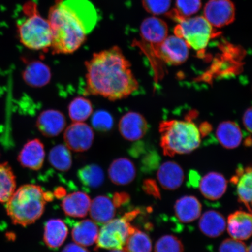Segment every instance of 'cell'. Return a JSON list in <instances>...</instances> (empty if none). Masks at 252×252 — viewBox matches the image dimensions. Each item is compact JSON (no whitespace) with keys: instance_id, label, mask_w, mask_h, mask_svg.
I'll return each mask as SVG.
<instances>
[{"instance_id":"1","label":"cell","mask_w":252,"mask_h":252,"mask_svg":"<svg viewBox=\"0 0 252 252\" xmlns=\"http://www.w3.org/2000/svg\"><path fill=\"white\" fill-rule=\"evenodd\" d=\"M85 64L86 95L100 96L115 101L128 97L138 89L130 63L118 46L94 53Z\"/></svg>"},{"instance_id":"2","label":"cell","mask_w":252,"mask_h":252,"mask_svg":"<svg viewBox=\"0 0 252 252\" xmlns=\"http://www.w3.org/2000/svg\"><path fill=\"white\" fill-rule=\"evenodd\" d=\"M98 15L88 0H64L50 9L53 54H71L83 45L94 30Z\"/></svg>"},{"instance_id":"3","label":"cell","mask_w":252,"mask_h":252,"mask_svg":"<svg viewBox=\"0 0 252 252\" xmlns=\"http://www.w3.org/2000/svg\"><path fill=\"white\" fill-rule=\"evenodd\" d=\"M53 198L51 193L44 191L39 186L24 185L6 203V211L14 224L25 227L40 218L46 203Z\"/></svg>"},{"instance_id":"4","label":"cell","mask_w":252,"mask_h":252,"mask_svg":"<svg viewBox=\"0 0 252 252\" xmlns=\"http://www.w3.org/2000/svg\"><path fill=\"white\" fill-rule=\"evenodd\" d=\"M170 120L163 121L159 125L160 146L164 155L173 157L176 154H189L200 146V130L192 122Z\"/></svg>"},{"instance_id":"5","label":"cell","mask_w":252,"mask_h":252,"mask_svg":"<svg viewBox=\"0 0 252 252\" xmlns=\"http://www.w3.org/2000/svg\"><path fill=\"white\" fill-rule=\"evenodd\" d=\"M24 20L18 25L20 42L27 48L47 51L51 47L52 31L48 20L40 15L37 5L28 2L24 6Z\"/></svg>"},{"instance_id":"6","label":"cell","mask_w":252,"mask_h":252,"mask_svg":"<svg viewBox=\"0 0 252 252\" xmlns=\"http://www.w3.org/2000/svg\"><path fill=\"white\" fill-rule=\"evenodd\" d=\"M178 23L175 28V35L184 39L189 47L201 53L217 34L206 19L201 16L184 18Z\"/></svg>"},{"instance_id":"7","label":"cell","mask_w":252,"mask_h":252,"mask_svg":"<svg viewBox=\"0 0 252 252\" xmlns=\"http://www.w3.org/2000/svg\"><path fill=\"white\" fill-rule=\"evenodd\" d=\"M133 220L130 212H128L121 218L112 219L103 224L99 232L96 248L110 251L123 250L129 235L134 228L131 224Z\"/></svg>"},{"instance_id":"8","label":"cell","mask_w":252,"mask_h":252,"mask_svg":"<svg viewBox=\"0 0 252 252\" xmlns=\"http://www.w3.org/2000/svg\"><path fill=\"white\" fill-rule=\"evenodd\" d=\"M168 27L161 19L151 17L145 19L140 26L142 42L138 46L143 50H150V55L154 56L158 47L168 37Z\"/></svg>"},{"instance_id":"9","label":"cell","mask_w":252,"mask_h":252,"mask_svg":"<svg viewBox=\"0 0 252 252\" xmlns=\"http://www.w3.org/2000/svg\"><path fill=\"white\" fill-rule=\"evenodd\" d=\"M189 47L184 39L176 35L167 37L158 47L155 58L169 64H182L188 58Z\"/></svg>"},{"instance_id":"10","label":"cell","mask_w":252,"mask_h":252,"mask_svg":"<svg viewBox=\"0 0 252 252\" xmlns=\"http://www.w3.org/2000/svg\"><path fill=\"white\" fill-rule=\"evenodd\" d=\"M94 134L93 129L84 122H73L66 128L64 140L69 149L75 152H84L93 146Z\"/></svg>"},{"instance_id":"11","label":"cell","mask_w":252,"mask_h":252,"mask_svg":"<svg viewBox=\"0 0 252 252\" xmlns=\"http://www.w3.org/2000/svg\"><path fill=\"white\" fill-rule=\"evenodd\" d=\"M235 15V5L231 0H209L204 9V17L216 28L232 24Z\"/></svg>"},{"instance_id":"12","label":"cell","mask_w":252,"mask_h":252,"mask_svg":"<svg viewBox=\"0 0 252 252\" xmlns=\"http://www.w3.org/2000/svg\"><path fill=\"white\" fill-rule=\"evenodd\" d=\"M119 130L126 140L137 141L147 133L148 124L146 119L140 113L129 112L120 120Z\"/></svg>"},{"instance_id":"13","label":"cell","mask_w":252,"mask_h":252,"mask_svg":"<svg viewBox=\"0 0 252 252\" xmlns=\"http://www.w3.org/2000/svg\"><path fill=\"white\" fill-rule=\"evenodd\" d=\"M45 146L39 138L29 140L18 154V160L25 168L39 171L45 159Z\"/></svg>"},{"instance_id":"14","label":"cell","mask_w":252,"mask_h":252,"mask_svg":"<svg viewBox=\"0 0 252 252\" xmlns=\"http://www.w3.org/2000/svg\"><path fill=\"white\" fill-rule=\"evenodd\" d=\"M37 129L44 136H58L66 126L65 116L59 110L47 109L39 115L36 121Z\"/></svg>"},{"instance_id":"15","label":"cell","mask_w":252,"mask_h":252,"mask_svg":"<svg viewBox=\"0 0 252 252\" xmlns=\"http://www.w3.org/2000/svg\"><path fill=\"white\" fill-rule=\"evenodd\" d=\"M22 75L25 83L33 88L45 87L52 79V72L49 66L39 61L28 62Z\"/></svg>"},{"instance_id":"16","label":"cell","mask_w":252,"mask_h":252,"mask_svg":"<svg viewBox=\"0 0 252 252\" xmlns=\"http://www.w3.org/2000/svg\"><path fill=\"white\" fill-rule=\"evenodd\" d=\"M200 190L208 200H219L225 194L227 189V181L221 173L212 172L208 173L201 179Z\"/></svg>"},{"instance_id":"17","label":"cell","mask_w":252,"mask_h":252,"mask_svg":"<svg viewBox=\"0 0 252 252\" xmlns=\"http://www.w3.org/2000/svg\"><path fill=\"white\" fill-rule=\"evenodd\" d=\"M251 213L238 210L228 216V232L233 239L247 240L252 235Z\"/></svg>"},{"instance_id":"18","label":"cell","mask_w":252,"mask_h":252,"mask_svg":"<svg viewBox=\"0 0 252 252\" xmlns=\"http://www.w3.org/2000/svg\"><path fill=\"white\" fill-rule=\"evenodd\" d=\"M91 203V198L87 193L76 191L63 198L61 206L66 215L84 218L89 212Z\"/></svg>"},{"instance_id":"19","label":"cell","mask_w":252,"mask_h":252,"mask_svg":"<svg viewBox=\"0 0 252 252\" xmlns=\"http://www.w3.org/2000/svg\"><path fill=\"white\" fill-rule=\"evenodd\" d=\"M157 178L161 187L168 190H175L181 187L185 175L181 166L173 161L165 162L159 167Z\"/></svg>"},{"instance_id":"20","label":"cell","mask_w":252,"mask_h":252,"mask_svg":"<svg viewBox=\"0 0 252 252\" xmlns=\"http://www.w3.org/2000/svg\"><path fill=\"white\" fill-rule=\"evenodd\" d=\"M110 181L117 185H126L134 181L136 169L134 163L126 158H120L112 162L108 169Z\"/></svg>"},{"instance_id":"21","label":"cell","mask_w":252,"mask_h":252,"mask_svg":"<svg viewBox=\"0 0 252 252\" xmlns=\"http://www.w3.org/2000/svg\"><path fill=\"white\" fill-rule=\"evenodd\" d=\"M252 168L239 167L235 175L231 179V183L236 185V191L239 202L244 204L252 212Z\"/></svg>"},{"instance_id":"22","label":"cell","mask_w":252,"mask_h":252,"mask_svg":"<svg viewBox=\"0 0 252 252\" xmlns=\"http://www.w3.org/2000/svg\"><path fill=\"white\" fill-rule=\"evenodd\" d=\"M68 228L61 219H50L46 223L43 241L51 250H58L64 243L68 235Z\"/></svg>"},{"instance_id":"23","label":"cell","mask_w":252,"mask_h":252,"mask_svg":"<svg viewBox=\"0 0 252 252\" xmlns=\"http://www.w3.org/2000/svg\"><path fill=\"white\" fill-rule=\"evenodd\" d=\"M116 207L109 196H99L91 201L90 214L94 222L105 224L114 218Z\"/></svg>"},{"instance_id":"24","label":"cell","mask_w":252,"mask_h":252,"mask_svg":"<svg viewBox=\"0 0 252 252\" xmlns=\"http://www.w3.org/2000/svg\"><path fill=\"white\" fill-rule=\"evenodd\" d=\"M198 226L201 232L209 238L221 235L226 227L225 217L215 210H209L201 217Z\"/></svg>"},{"instance_id":"25","label":"cell","mask_w":252,"mask_h":252,"mask_svg":"<svg viewBox=\"0 0 252 252\" xmlns=\"http://www.w3.org/2000/svg\"><path fill=\"white\" fill-rule=\"evenodd\" d=\"M99 229L93 220H85L75 223L72 229V238L75 243L89 247L95 244L98 237Z\"/></svg>"},{"instance_id":"26","label":"cell","mask_w":252,"mask_h":252,"mask_svg":"<svg viewBox=\"0 0 252 252\" xmlns=\"http://www.w3.org/2000/svg\"><path fill=\"white\" fill-rule=\"evenodd\" d=\"M201 204L193 196L182 197L175 203L174 210L178 219L183 223H190L200 216Z\"/></svg>"},{"instance_id":"27","label":"cell","mask_w":252,"mask_h":252,"mask_svg":"<svg viewBox=\"0 0 252 252\" xmlns=\"http://www.w3.org/2000/svg\"><path fill=\"white\" fill-rule=\"evenodd\" d=\"M216 137L221 146L226 149H234L241 144L243 134L236 123L226 121L220 123L216 130Z\"/></svg>"},{"instance_id":"28","label":"cell","mask_w":252,"mask_h":252,"mask_svg":"<svg viewBox=\"0 0 252 252\" xmlns=\"http://www.w3.org/2000/svg\"><path fill=\"white\" fill-rule=\"evenodd\" d=\"M17 187L16 177L7 162L0 163V203H6Z\"/></svg>"},{"instance_id":"29","label":"cell","mask_w":252,"mask_h":252,"mask_svg":"<svg viewBox=\"0 0 252 252\" xmlns=\"http://www.w3.org/2000/svg\"><path fill=\"white\" fill-rule=\"evenodd\" d=\"M77 176L84 187L92 189L101 187L105 181L102 169L96 164L88 165L79 169Z\"/></svg>"},{"instance_id":"30","label":"cell","mask_w":252,"mask_h":252,"mask_svg":"<svg viewBox=\"0 0 252 252\" xmlns=\"http://www.w3.org/2000/svg\"><path fill=\"white\" fill-rule=\"evenodd\" d=\"M68 112L72 122H84L93 115L92 102L83 96L75 97L69 104Z\"/></svg>"},{"instance_id":"31","label":"cell","mask_w":252,"mask_h":252,"mask_svg":"<svg viewBox=\"0 0 252 252\" xmlns=\"http://www.w3.org/2000/svg\"><path fill=\"white\" fill-rule=\"evenodd\" d=\"M124 250L126 252H152V242L149 235L134 226Z\"/></svg>"},{"instance_id":"32","label":"cell","mask_w":252,"mask_h":252,"mask_svg":"<svg viewBox=\"0 0 252 252\" xmlns=\"http://www.w3.org/2000/svg\"><path fill=\"white\" fill-rule=\"evenodd\" d=\"M49 161L53 168L62 172L68 171L72 164L70 150L63 144H59L50 150Z\"/></svg>"},{"instance_id":"33","label":"cell","mask_w":252,"mask_h":252,"mask_svg":"<svg viewBox=\"0 0 252 252\" xmlns=\"http://www.w3.org/2000/svg\"><path fill=\"white\" fill-rule=\"evenodd\" d=\"M201 7V0H176V9L170 12L168 15L179 23L182 19L197 13Z\"/></svg>"},{"instance_id":"34","label":"cell","mask_w":252,"mask_h":252,"mask_svg":"<svg viewBox=\"0 0 252 252\" xmlns=\"http://www.w3.org/2000/svg\"><path fill=\"white\" fill-rule=\"evenodd\" d=\"M155 252H184V247L175 236L166 235L156 242Z\"/></svg>"},{"instance_id":"35","label":"cell","mask_w":252,"mask_h":252,"mask_svg":"<svg viewBox=\"0 0 252 252\" xmlns=\"http://www.w3.org/2000/svg\"><path fill=\"white\" fill-rule=\"evenodd\" d=\"M93 127L97 131H110L114 124V120L110 113L105 110H99L94 112L91 119Z\"/></svg>"},{"instance_id":"36","label":"cell","mask_w":252,"mask_h":252,"mask_svg":"<svg viewBox=\"0 0 252 252\" xmlns=\"http://www.w3.org/2000/svg\"><path fill=\"white\" fill-rule=\"evenodd\" d=\"M143 7L149 13L158 15L166 14L171 5V0H143Z\"/></svg>"},{"instance_id":"37","label":"cell","mask_w":252,"mask_h":252,"mask_svg":"<svg viewBox=\"0 0 252 252\" xmlns=\"http://www.w3.org/2000/svg\"><path fill=\"white\" fill-rule=\"evenodd\" d=\"M247 246L243 242L235 239H226L220 244L219 252H247Z\"/></svg>"},{"instance_id":"38","label":"cell","mask_w":252,"mask_h":252,"mask_svg":"<svg viewBox=\"0 0 252 252\" xmlns=\"http://www.w3.org/2000/svg\"><path fill=\"white\" fill-rule=\"evenodd\" d=\"M143 189L148 194L157 198H160V194L157 183L153 179H147L144 182Z\"/></svg>"},{"instance_id":"39","label":"cell","mask_w":252,"mask_h":252,"mask_svg":"<svg viewBox=\"0 0 252 252\" xmlns=\"http://www.w3.org/2000/svg\"><path fill=\"white\" fill-rule=\"evenodd\" d=\"M112 199L116 208H119L122 205L128 202L130 200V196L127 193H124V192L116 193L113 195Z\"/></svg>"},{"instance_id":"40","label":"cell","mask_w":252,"mask_h":252,"mask_svg":"<svg viewBox=\"0 0 252 252\" xmlns=\"http://www.w3.org/2000/svg\"><path fill=\"white\" fill-rule=\"evenodd\" d=\"M62 252H90L86 248L76 243L69 244L65 246Z\"/></svg>"},{"instance_id":"41","label":"cell","mask_w":252,"mask_h":252,"mask_svg":"<svg viewBox=\"0 0 252 252\" xmlns=\"http://www.w3.org/2000/svg\"><path fill=\"white\" fill-rule=\"evenodd\" d=\"M252 108L246 110L243 117V124L247 130L251 133L252 131Z\"/></svg>"},{"instance_id":"42","label":"cell","mask_w":252,"mask_h":252,"mask_svg":"<svg viewBox=\"0 0 252 252\" xmlns=\"http://www.w3.org/2000/svg\"><path fill=\"white\" fill-rule=\"evenodd\" d=\"M110 252H126V251L123 249V250H111Z\"/></svg>"},{"instance_id":"43","label":"cell","mask_w":252,"mask_h":252,"mask_svg":"<svg viewBox=\"0 0 252 252\" xmlns=\"http://www.w3.org/2000/svg\"><path fill=\"white\" fill-rule=\"evenodd\" d=\"M252 244H251L250 246L247 248V252H252Z\"/></svg>"}]
</instances>
